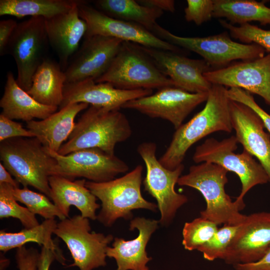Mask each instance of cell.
Segmentation results:
<instances>
[{"label":"cell","mask_w":270,"mask_h":270,"mask_svg":"<svg viewBox=\"0 0 270 270\" xmlns=\"http://www.w3.org/2000/svg\"><path fill=\"white\" fill-rule=\"evenodd\" d=\"M230 114L238 143L258 159L270 182V135L264 131L262 121L249 107L232 100Z\"/></svg>","instance_id":"cell-20"},{"label":"cell","mask_w":270,"mask_h":270,"mask_svg":"<svg viewBox=\"0 0 270 270\" xmlns=\"http://www.w3.org/2000/svg\"><path fill=\"white\" fill-rule=\"evenodd\" d=\"M141 48L166 76L174 87L191 93L208 92L212 86L204 74L211 66L204 60L192 59L170 51L140 46Z\"/></svg>","instance_id":"cell-18"},{"label":"cell","mask_w":270,"mask_h":270,"mask_svg":"<svg viewBox=\"0 0 270 270\" xmlns=\"http://www.w3.org/2000/svg\"><path fill=\"white\" fill-rule=\"evenodd\" d=\"M46 148L56 160L52 176L71 180L83 178L88 181L102 182L112 180L129 169L127 164L115 154H109L99 148H84L62 155Z\"/></svg>","instance_id":"cell-12"},{"label":"cell","mask_w":270,"mask_h":270,"mask_svg":"<svg viewBox=\"0 0 270 270\" xmlns=\"http://www.w3.org/2000/svg\"><path fill=\"white\" fill-rule=\"evenodd\" d=\"M48 44L45 20L42 17H31L18 23L10 38L6 54L15 60L16 82L26 92L31 86L35 72L46 58Z\"/></svg>","instance_id":"cell-11"},{"label":"cell","mask_w":270,"mask_h":270,"mask_svg":"<svg viewBox=\"0 0 270 270\" xmlns=\"http://www.w3.org/2000/svg\"><path fill=\"white\" fill-rule=\"evenodd\" d=\"M78 5L67 12L44 19L49 44L56 52L64 71L88 30L86 23L79 15Z\"/></svg>","instance_id":"cell-22"},{"label":"cell","mask_w":270,"mask_h":270,"mask_svg":"<svg viewBox=\"0 0 270 270\" xmlns=\"http://www.w3.org/2000/svg\"><path fill=\"white\" fill-rule=\"evenodd\" d=\"M14 187L8 184L0 183V218H14L18 220L24 228H30L40 224L36 215L26 208L21 206L15 199Z\"/></svg>","instance_id":"cell-32"},{"label":"cell","mask_w":270,"mask_h":270,"mask_svg":"<svg viewBox=\"0 0 270 270\" xmlns=\"http://www.w3.org/2000/svg\"><path fill=\"white\" fill-rule=\"evenodd\" d=\"M219 22L222 27L229 31L232 38L242 44H256L270 53V30H264L250 24L236 26L222 19Z\"/></svg>","instance_id":"cell-34"},{"label":"cell","mask_w":270,"mask_h":270,"mask_svg":"<svg viewBox=\"0 0 270 270\" xmlns=\"http://www.w3.org/2000/svg\"><path fill=\"white\" fill-rule=\"evenodd\" d=\"M186 3L184 12L187 22L200 26L213 18L214 0H187Z\"/></svg>","instance_id":"cell-36"},{"label":"cell","mask_w":270,"mask_h":270,"mask_svg":"<svg viewBox=\"0 0 270 270\" xmlns=\"http://www.w3.org/2000/svg\"><path fill=\"white\" fill-rule=\"evenodd\" d=\"M159 221L144 217H136L130 222V230L137 229L136 238L126 240L115 238L112 246L106 250V256L115 259L116 270H149L146 266L152 258L148 257L146 247L152 234L158 228Z\"/></svg>","instance_id":"cell-21"},{"label":"cell","mask_w":270,"mask_h":270,"mask_svg":"<svg viewBox=\"0 0 270 270\" xmlns=\"http://www.w3.org/2000/svg\"><path fill=\"white\" fill-rule=\"evenodd\" d=\"M18 23L13 19H8L0 22V55L6 54L8 44Z\"/></svg>","instance_id":"cell-40"},{"label":"cell","mask_w":270,"mask_h":270,"mask_svg":"<svg viewBox=\"0 0 270 270\" xmlns=\"http://www.w3.org/2000/svg\"><path fill=\"white\" fill-rule=\"evenodd\" d=\"M238 144L235 136L220 141L214 138H207L196 148L192 160L196 164H216L235 173L242 184L240 193L236 200L244 202L245 195L251 188L266 184L269 180L262 166L250 153L244 150L240 154L234 152Z\"/></svg>","instance_id":"cell-7"},{"label":"cell","mask_w":270,"mask_h":270,"mask_svg":"<svg viewBox=\"0 0 270 270\" xmlns=\"http://www.w3.org/2000/svg\"><path fill=\"white\" fill-rule=\"evenodd\" d=\"M212 17L225 18L240 26L252 21L270 26V8L265 2L254 0H214Z\"/></svg>","instance_id":"cell-29"},{"label":"cell","mask_w":270,"mask_h":270,"mask_svg":"<svg viewBox=\"0 0 270 270\" xmlns=\"http://www.w3.org/2000/svg\"><path fill=\"white\" fill-rule=\"evenodd\" d=\"M40 252L32 247L24 246L16 248V259L19 270H37Z\"/></svg>","instance_id":"cell-39"},{"label":"cell","mask_w":270,"mask_h":270,"mask_svg":"<svg viewBox=\"0 0 270 270\" xmlns=\"http://www.w3.org/2000/svg\"><path fill=\"white\" fill-rule=\"evenodd\" d=\"M140 4L159 9L163 12H174L175 11V2L173 0H139Z\"/></svg>","instance_id":"cell-43"},{"label":"cell","mask_w":270,"mask_h":270,"mask_svg":"<svg viewBox=\"0 0 270 270\" xmlns=\"http://www.w3.org/2000/svg\"><path fill=\"white\" fill-rule=\"evenodd\" d=\"M137 152L146 168L144 180V190L156 200L160 213L159 224L168 226L173 220L178 210L188 201L186 195L175 190L184 166L182 164L173 170L164 166L156 158V144L154 142L141 143L138 146Z\"/></svg>","instance_id":"cell-9"},{"label":"cell","mask_w":270,"mask_h":270,"mask_svg":"<svg viewBox=\"0 0 270 270\" xmlns=\"http://www.w3.org/2000/svg\"><path fill=\"white\" fill-rule=\"evenodd\" d=\"M79 0H0V16L50 18L67 12L80 4Z\"/></svg>","instance_id":"cell-30"},{"label":"cell","mask_w":270,"mask_h":270,"mask_svg":"<svg viewBox=\"0 0 270 270\" xmlns=\"http://www.w3.org/2000/svg\"><path fill=\"white\" fill-rule=\"evenodd\" d=\"M235 270H270V249L258 261L250 264L233 265Z\"/></svg>","instance_id":"cell-41"},{"label":"cell","mask_w":270,"mask_h":270,"mask_svg":"<svg viewBox=\"0 0 270 270\" xmlns=\"http://www.w3.org/2000/svg\"><path fill=\"white\" fill-rule=\"evenodd\" d=\"M18 137L34 138L35 136L30 130L24 128L21 124L14 122L0 114V142Z\"/></svg>","instance_id":"cell-38"},{"label":"cell","mask_w":270,"mask_h":270,"mask_svg":"<svg viewBox=\"0 0 270 270\" xmlns=\"http://www.w3.org/2000/svg\"><path fill=\"white\" fill-rule=\"evenodd\" d=\"M124 90L160 89L174 86L140 45L123 42L106 72L95 80Z\"/></svg>","instance_id":"cell-6"},{"label":"cell","mask_w":270,"mask_h":270,"mask_svg":"<svg viewBox=\"0 0 270 270\" xmlns=\"http://www.w3.org/2000/svg\"><path fill=\"white\" fill-rule=\"evenodd\" d=\"M84 38L64 71L65 84L88 79L95 81L100 78L109 68L124 42L99 35Z\"/></svg>","instance_id":"cell-15"},{"label":"cell","mask_w":270,"mask_h":270,"mask_svg":"<svg viewBox=\"0 0 270 270\" xmlns=\"http://www.w3.org/2000/svg\"><path fill=\"white\" fill-rule=\"evenodd\" d=\"M212 84L237 88L261 96L270 106V53L204 74Z\"/></svg>","instance_id":"cell-16"},{"label":"cell","mask_w":270,"mask_h":270,"mask_svg":"<svg viewBox=\"0 0 270 270\" xmlns=\"http://www.w3.org/2000/svg\"><path fill=\"white\" fill-rule=\"evenodd\" d=\"M0 158L23 187L32 186L50 199L48 179L56 160L36 138H13L0 142Z\"/></svg>","instance_id":"cell-4"},{"label":"cell","mask_w":270,"mask_h":270,"mask_svg":"<svg viewBox=\"0 0 270 270\" xmlns=\"http://www.w3.org/2000/svg\"><path fill=\"white\" fill-rule=\"evenodd\" d=\"M1 114L11 120H21L26 122L34 118L44 120L56 112L58 107L42 104L16 82L13 74H6L4 90L0 100Z\"/></svg>","instance_id":"cell-25"},{"label":"cell","mask_w":270,"mask_h":270,"mask_svg":"<svg viewBox=\"0 0 270 270\" xmlns=\"http://www.w3.org/2000/svg\"><path fill=\"white\" fill-rule=\"evenodd\" d=\"M152 32L170 44L196 53L210 66L220 68L233 60H252L265 55L266 50L260 46L236 42L226 32L206 37H184L157 24Z\"/></svg>","instance_id":"cell-8"},{"label":"cell","mask_w":270,"mask_h":270,"mask_svg":"<svg viewBox=\"0 0 270 270\" xmlns=\"http://www.w3.org/2000/svg\"><path fill=\"white\" fill-rule=\"evenodd\" d=\"M88 106L82 102L68 104L44 120L26 122V128L44 146L58 152L72 133L76 116Z\"/></svg>","instance_id":"cell-24"},{"label":"cell","mask_w":270,"mask_h":270,"mask_svg":"<svg viewBox=\"0 0 270 270\" xmlns=\"http://www.w3.org/2000/svg\"><path fill=\"white\" fill-rule=\"evenodd\" d=\"M57 223L55 219L44 220L37 226L30 228H24L16 232L1 230L0 250L6 252L13 248L24 246L28 242H36L42 246L53 250L57 254L58 262L65 265L66 258L61 250L52 238Z\"/></svg>","instance_id":"cell-27"},{"label":"cell","mask_w":270,"mask_h":270,"mask_svg":"<svg viewBox=\"0 0 270 270\" xmlns=\"http://www.w3.org/2000/svg\"><path fill=\"white\" fill-rule=\"evenodd\" d=\"M143 168L136 166L125 175L112 180L96 182L86 181V186L102 203L98 220L111 227L120 218L132 220V211L146 209L156 212L158 206L144 199L141 193Z\"/></svg>","instance_id":"cell-5"},{"label":"cell","mask_w":270,"mask_h":270,"mask_svg":"<svg viewBox=\"0 0 270 270\" xmlns=\"http://www.w3.org/2000/svg\"><path fill=\"white\" fill-rule=\"evenodd\" d=\"M227 90L224 86L212 84L204 108L176 130L170 144L158 160L164 166L170 170L178 167L189 148L210 134L232 131L230 100Z\"/></svg>","instance_id":"cell-1"},{"label":"cell","mask_w":270,"mask_h":270,"mask_svg":"<svg viewBox=\"0 0 270 270\" xmlns=\"http://www.w3.org/2000/svg\"><path fill=\"white\" fill-rule=\"evenodd\" d=\"M227 93L230 100L242 103L252 109L260 118L270 134V114L257 104L252 93L237 88L228 89Z\"/></svg>","instance_id":"cell-37"},{"label":"cell","mask_w":270,"mask_h":270,"mask_svg":"<svg viewBox=\"0 0 270 270\" xmlns=\"http://www.w3.org/2000/svg\"><path fill=\"white\" fill-rule=\"evenodd\" d=\"M208 96V92L191 93L168 86L158 90L154 94L130 100L122 108L168 120L176 130L197 106L206 102Z\"/></svg>","instance_id":"cell-14"},{"label":"cell","mask_w":270,"mask_h":270,"mask_svg":"<svg viewBox=\"0 0 270 270\" xmlns=\"http://www.w3.org/2000/svg\"><path fill=\"white\" fill-rule=\"evenodd\" d=\"M12 192L18 202L24 204L33 214H38L44 220L58 217L62 220L66 218L50 198L42 193L32 191L28 187L14 188Z\"/></svg>","instance_id":"cell-31"},{"label":"cell","mask_w":270,"mask_h":270,"mask_svg":"<svg viewBox=\"0 0 270 270\" xmlns=\"http://www.w3.org/2000/svg\"><path fill=\"white\" fill-rule=\"evenodd\" d=\"M152 94L151 90H124L108 82H96L91 79L66 84L61 108L72 103H86L90 106L120 110L126 102Z\"/></svg>","instance_id":"cell-19"},{"label":"cell","mask_w":270,"mask_h":270,"mask_svg":"<svg viewBox=\"0 0 270 270\" xmlns=\"http://www.w3.org/2000/svg\"><path fill=\"white\" fill-rule=\"evenodd\" d=\"M132 134L130 122L120 110L90 106L57 152L66 155L82 149L97 148L114 155L116 145L126 140Z\"/></svg>","instance_id":"cell-2"},{"label":"cell","mask_w":270,"mask_h":270,"mask_svg":"<svg viewBox=\"0 0 270 270\" xmlns=\"http://www.w3.org/2000/svg\"><path fill=\"white\" fill-rule=\"evenodd\" d=\"M270 249V212L246 215L227 248V264H250L262 258Z\"/></svg>","instance_id":"cell-17"},{"label":"cell","mask_w":270,"mask_h":270,"mask_svg":"<svg viewBox=\"0 0 270 270\" xmlns=\"http://www.w3.org/2000/svg\"><path fill=\"white\" fill-rule=\"evenodd\" d=\"M228 172L218 164L202 162L190 166L188 172L181 176L177 183L201 193L206 208L200 212V216L218 225L239 224L246 216L240 212L245 206L244 202L232 201L226 192Z\"/></svg>","instance_id":"cell-3"},{"label":"cell","mask_w":270,"mask_h":270,"mask_svg":"<svg viewBox=\"0 0 270 270\" xmlns=\"http://www.w3.org/2000/svg\"><path fill=\"white\" fill-rule=\"evenodd\" d=\"M224 224L218 228L213 236L198 248L206 260H223L228 248L236 234L240 225Z\"/></svg>","instance_id":"cell-35"},{"label":"cell","mask_w":270,"mask_h":270,"mask_svg":"<svg viewBox=\"0 0 270 270\" xmlns=\"http://www.w3.org/2000/svg\"><path fill=\"white\" fill-rule=\"evenodd\" d=\"M90 230V219L81 214L57 223L54 234L65 243L74 260L68 267L92 270L106 264V250L114 240V236Z\"/></svg>","instance_id":"cell-10"},{"label":"cell","mask_w":270,"mask_h":270,"mask_svg":"<svg viewBox=\"0 0 270 270\" xmlns=\"http://www.w3.org/2000/svg\"><path fill=\"white\" fill-rule=\"evenodd\" d=\"M65 84L64 72L60 64L46 58L35 72L27 92L42 104L60 107Z\"/></svg>","instance_id":"cell-26"},{"label":"cell","mask_w":270,"mask_h":270,"mask_svg":"<svg viewBox=\"0 0 270 270\" xmlns=\"http://www.w3.org/2000/svg\"><path fill=\"white\" fill-rule=\"evenodd\" d=\"M48 180L50 199L66 218L70 217V206H74L82 216L92 220L97 219L96 211L100 205L96 202V196L86 186V179L74 180L51 176Z\"/></svg>","instance_id":"cell-23"},{"label":"cell","mask_w":270,"mask_h":270,"mask_svg":"<svg viewBox=\"0 0 270 270\" xmlns=\"http://www.w3.org/2000/svg\"><path fill=\"white\" fill-rule=\"evenodd\" d=\"M54 260L58 262L57 254L53 250L44 246H42L37 270H49L50 266Z\"/></svg>","instance_id":"cell-42"},{"label":"cell","mask_w":270,"mask_h":270,"mask_svg":"<svg viewBox=\"0 0 270 270\" xmlns=\"http://www.w3.org/2000/svg\"><path fill=\"white\" fill-rule=\"evenodd\" d=\"M0 183L8 184L15 188H19L20 184L15 179L12 178V174L2 162L0 163Z\"/></svg>","instance_id":"cell-44"},{"label":"cell","mask_w":270,"mask_h":270,"mask_svg":"<svg viewBox=\"0 0 270 270\" xmlns=\"http://www.w3.org/2000/svg\"><path fill=\"white\" fill-rule=\"evenodd\" d=\"M94 4L96 9L106 15L138 24L152 32L158 24L157 20L164 14L159 9L134 0H98Z\"/></svg>","instance_id":"cell-28"},{"label":"cell","mask_w":270,"mask_h":270,"mask_svg":"<svg viewBox=\"0 0 270 270\" xmlns=\"http://www.w3.org/2000/svg\"><path fill=\"white\" fill-rule=\"evenodd\" d=\"M218 229L216 223L201 216L186 222L182 228V244L186 250H198L213 236Z\"/></svg>","instance_id":"cell-33"},{"label":"cell","mask_w":270,"mask_h":270,"mask_svg":"<svg viewBox=\"0 0 270 270\" xmlns=\"http://www.w3.org/2000/svg\"><path fill=\"white\" fill-rule=\"evenodd\" d=\"M80 17L86 23L84 37L95 35L112 37L141 46L182 54V49L160 39L144 27L110 17L82 0L78 5Z\"/></svg>","instance_id":"cell-13"}]
</instances>
